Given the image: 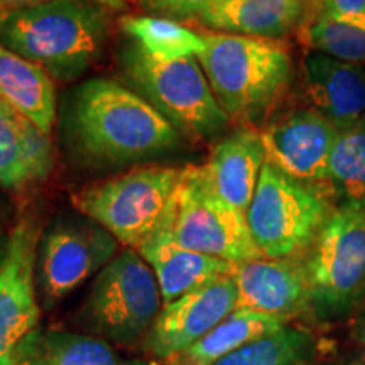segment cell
I'll return each mask as SVG.
<instances>
[{"label": "cell", "mask_w": 365, "mask_h": 365, "mask_svg": "<svg viewBox=\"0 0 365 365\" xmlns=\"http://www.w3.org/2000/svg\"><path fill=\"white\" fill-rule=\"evenodd\" d=\"M73 148L95 164H129L180 144V132L143 95L112 80L85 81L66 113Z\"/></svg>", "instance_id": "obj_1"}, {"label": "cell", "mask_w": 365, "mask_h": 365, "mask_svg": "<svg viewBox=\"0 0 365 365\" xmlns=\"http://www.w3.org/2000/svg\"><path fill=\"white\" fill-rule=\"evenodd\" d=\"M107 34V12L90 0H49L0 17V44L56 80L83 75Z\"/></svg>", "instance_id": "obj_2"}, {"label": "cell", "mask_w": 365, "mask_h": 365, "mask_svg": "<svg viewBox=\"0 0 365 365\" xmlns=\"http://www.w3.org/2000/svg\"><path fill=\"white\" fill-rule=\"evenodd\" d=\"M196 56L217 102L228 117L254 120L272 107L293 78V61L281 41L203 31Z\"/></svg>", "instance_id": "obj_3"}, {"label": "cell", "mask_w": 365, "mask_h": 365, "mask_svg": "<svg viewBox=\"0 0 365 365\" xmlns=\"http://www.w3.org/2000/svg\"><path fill=\"white\" fill-rule=\"evenodd\" d=\"M163 309V296L149 264L125 247L95 276L78 323L91 336L130 346L145 339Z\"/></svg>", "instance_id": "obj_4"}, {"label": "cell", "mask_w": 365, "mask_h": 365, "mask_svg": "<svg viewBox=\"0 0 365 365\" xmlns=\"http://www.w3.org/2000/svg\"><path fill=\"white\" fill-rule=\"evenodd\" d=\"M156 234L182 249L235 266L262 257L250 234L247 215L218 198L202 166L181 168L180 181Z\"/></svg>", "instance_id": "obj_5"}, {"label": "cell", "mask_w": 365, "mask_h": 365, "mask_svg": "<svg viewBox=\"0 0 365 365\" xmlns=\"http://www.w3.org/2000/svg\"><path fill=\"white\" fill-rule=\"evenodd\" d=\"M331 212L318 185L294 180L266 163L247 223L262 257L291 259L312 247Z\"/></svg>", "instance_id": "obj_6"}, {"label": "cell", "mask_w": 365, "mask_h": 365, "mask_svg": "<svg viewBox=\"0 0 365 365\" xmlns=\"http://www.w3.org/2000/svg\"><path fill=\"white\" fill-rule=\"evenodd\" d=\"M181 170L144 166L81 190L73 203L125 247L139 249L161 227Z\"/></svg>", "instance_id": "obj_7"}, {"label": "cell", "mask_w": 365, "mask_h": 365, "mask_svg": "<svg viewBox=\"0 0 365 365\" xmlns=\"http://www.w3.org/2000/svg\"><path fill=\"white\" fill-rule=\"evenodd\" d=\"M122 61L140 95L176 129L210 135L227 125L228 115L196 58L158 61L134 44L125 49Z\"/></svg>", "instance_id": "obj_8"}, {"label": "cell", "mask_w": 365, "mask_h": 365, "mask_svg": "<svg viewBox=\"0 0 365 365\" xmlns=\"http://www.w3.org/2000/svg\"><path fill=\"white\" fill-rule=\"evenodd\" d=\"M120 242L85 215L61 217L41 232L36 257V287L51 312L73 291L97 276L120 252Z\"/></svg>", "instance_id": "obj_9"}, {"label": "cell", "mask_w": 365, "mask_h": 365, "mask_svg": "<svg viewBox=\"0 0 365 365\" xmlns=\"http://www.w3.org/2000/svg\"><path fill=\"white\" fill-rule=\"evenodd\" d=\"M304 271L319 312L336 314L352 307L365 286V203L344 202L333 210Z\"/></svg>", "instance_id": "obj_10"}, {"label": "cell", "mask_w": 365, "mask_h": 365, "mask_svg": "<svg viewBox=\"0 0 365 365\" xmlns=\"http://www.w3.org/2000/svg\"><path fill=\"white\" fill-rule=\"evenodd\" d=\"M41 228L21 215L11 228L7 257L0 269V365H22L36 333L41 308L36 287V257Z\"/></svg>", "instance_id": "obj_11"}, {"label": "cell", "mask_w": 365, "mask_h": 365, "mask_svg": "<svg viewBox=\"0 0 365 365\" xmlns=\"http://www.w3.org/2000/svg\"><path fill=\"white\" fill-rule=\"evenodd\" d=\"M237 309V287L230 276L164 304L143 349L156 359H176Z\"/></svg>", "instance_id": "obj_12"}, {"label": "cell", "mask_w": 365, "mask_h": 365, "mask_svg": "<svg viewBox=\"0 0 365 365\" xmlns=\"http://www.w3.org/2000/svg\"><path fill=\"white\" fill-rule=\"evenodd\" d=\"M339 130L314 108L291 112L261 132L266 163L294 178L318 185L328 182L330 156Z\"/></svg>", "instance_id": "obj_13"}, {"label": "cell", "mask_w": 365, "mask_h": 365, "mask_svg": "<svg viewBox=\"0 0 365 365\" xmlns=\"http://www.w3.org/2000/svg\"><path fill=\"white\" fill-rule=\"evenodd\" d=\"M230 277L237 287V309L287 319L312 301L304 267L293 259H254L237 264Z\"/></svg>", "instance_id": "obj_14"}, {"label": "cell", "mask_w": 365, "mask_h": 365, "mask_svg": "<svg viewBox=\"0 0 365 365\" xmlns=\"http://www.w3.org/2000/svg\"><path fill=\"white\" fill-rule=\"evenodd\" d=\"M303 71L308 100L336 130L349 129L365 117V66L312 53Z\"/></svg>", "instance_id": "obj_15"}, {"label": "cell", "mask_w": 365, "mask_h": 365, "mask_svg": "<svg viewBox=\"0 0 365 365\" xmlns=\"http://www.w3.org/2000/svg\"><path fill=\"white\" fill-rule=\"evenodd\" d=\"M264 164L266 149L261 134L237 130L213 148L202 171L218 198L247 215Z\"/></svg>", "instance_id": "obj_16"}, {"label": "cell", "mask_w": 365, "mask_h": 365, "mask_svg": "<svg viewBox=\"0 0 365 365\" xmlns=\"http://www.w3.org/2000/svg\"><path fill=\"white\" fill-rule=\"evenodd\" d=\"M53 144L29 118L0 98V190H21L51 175Z\"/></svg>", "instance_id": "obj_17"}, {"label": "cell", "mask_w": 365, "mask_h": 365, "mask_svg": "<svg viewBox=\"0 0 365 365\" xmlns=\"http://www.w3.org/2000/svg\"><path fill=\"white\" fill-rule=\"evenodd\" d=\"M309 0H215L198 17L208 31L249 36L284 38L308 21Z\"/></svg>", "instance_id": "obj_18"}, {"label": "cell", "mask_w": 365, "mask_h": 365, "mask_svg": "<svg viewBox=\"0 0 365 365\" xmlns=\"http://www.w3.org/2000/svg\"><path fill=\"white\" fill-rule=\"evenodd\" d=\"M135 250L156 276L163 307L220 277L230 276L235 267V264L223 259L182 249L159 234H154Z\"/></svg>", "instance_id": "obj_19"}, {"label": "cell", "mask_w": 365, "mask_h": 365, "mask_svg": "<svg viewBox=\"0 0 365 365\" xmlns=\"http://www.w3.org/2000/svg\"><path fill=\"white\" fill-rule=\"evenodd\" d=\"M0 98L29 118L43 134L56 120V90L43 68L0 44Z\"/></svg>", "instance_id": "obj_20"}, {"label": "cell", "mask_w": 365, "mask_h": 365, "mask_svg": "<svg viewBox=\"0 0 365 365\" xmlns=\"http://www.w3.org/2000/svg\"><path fill=\"white\" fill-rule=\"evenodd\" d=\"M286 327V319L272 314L235 309L202 340L175 359L176 365H212L250 341Z\"/></svg>", "instance_id": "obj_21"}, {"label": "cell", "mask_w": 365, "mask_h": 365, "mask_svg": "<svg viewBox=\"0 0 365 365\" xmlns=\"http://www.w3.org/2000/svg\"><path fill=\"white\" fill-rule=\"evenodd\" d=\"M22 365H145L115 352L97 336L70 331H38Z\"/></svg>", "instance_id": "obj_22"}, {"label": "cell", "mask_w": 365, "mask_h": 365, "mask_svg": "<svg viewBox=\"0 0 365 365\" xmlns=\"http://www.w3.org/2000/svg\"><path fill=\"white\" fill-rule=\"evenodd\" d=\"M120 27L134 39L137 48L158 61L196 58L205 48L202 33L166 17L127 16L120 19Z\"/></svg>", "instance_id": "obj_23"}, {"label": "cell", "mask_w": 365, "mask_h": 365, "mask_svg": "<svg viewBox=\"0 0 365 365\" xmlns=\"http://www.w3.org/2000/svg\"><path fill=\"white\" fill-rule=\"evenodd\" d=\"M314 354L312 333L284 327L250 341L212 365H309Z\"/></svg>", "instance_id": "obj_24"}, {"label": "cell", "mask_w": 365, "mask_h": 365, "mask_svg": "<svg viewBox=\"0 0 365 365\" xmlns=\"http://www.w3.org/2000/svg\"><path fill=\"white\" fill-rule=\"evenodd\" d=\"M330 186L345 202L365 203V122L336 135L328 170Z\"/></svg>", "instance_id": "obj_25"}, {"label": "cell", "mask_w": 365, "mask_h": 365, "mask_svg": "<svg viewBox=\"0 0 365 365\" xmlns=\"http://www.w3.org/2000/svg\"><path fill=\"white\" fill-rule=\"evenodd\" d=\"M299 36L313 53L327 54L339 61L365 66V31L344 24L317 12L301 26Z\"/></svg>", "instance_id": "obj_26"}, {"label": "cell", "mask_w": 365, "mask_h": 365, "mask_svg": "<svg viewBox=\"0 0 365 365\" xmlns=\"http://www.w3.org/2000/svg\"><path fill=\"white\" fill-rule=\"evenodd\" d=\"M215 0H143L149 12L166 19H198Z\"/></svg>", "instance_id": "obj_27"}, {"label": "cell", "mask_w": 365, "mask_h": 365, "mask_svg": "<svg viewBox=\"0 0 365 365\" xmlns=\"http://www.w3.org/2000/svg\"><path fill=\"white\" fill-rule=\"evenodd\" d=\"M319 12L365 31V0H322Z\"/></svg>", "instance_id": "obj_28"}, {"label": "cell", "mask_w": 365, "mask_h": 365, "mask_svg": "<svg viewBox=\"0 0 365 365\" xmlns=\"http://www.w3.org/2000/svg\"><path fill=\"white\" fill-rule=\"evenodd\" d=\"M44 2H49V0H0V16L12 11H19V9L24 7L38 6V4Z\"/></svg>", "instance_id": "obj_29"}, {"label": "cell", "mask_w": 365, "mask_h": 365, "mask_svg": "<svg viewBox=\"0 0 365 365\" xmlns=\"http://www.w3.org/2000/svg\"><path fill=\"white\" fill-rule=\"evenodd\" d=\"M11 217H12L11 203H9L6 195L0 191V237L6 235L7 232H11L9 230V222H11Z\"/></svg>", "instance_id": "obj_30"}, {"label": "cell", "mask_w": 365, "mask_h": 365, "mask_svg": "<svg viewBox=\"0 0 365 365\" xmlns=\"http://www.w3.org/2000/svg\"><path fill=\"white\" fill-rule=\"evenodd\" d=\"M9 239H11V232H7L6 235L0 237V269H2V266H4V261H6V257H7Z\"/></svg>", "instance_id": "obj_31"}, {"label": "cell", "mask_w": 365, "mask_h": 365, "mask_svg": "<svg viewBox=\"0 0 365 365\" xmlns=\"http://www.w3.org/2000/svg\"><path fill=\"white\" fill-rule=\"evenodd\" d=\"M364 344H365V333H364ZM364 365H365V359H364Z\"/></svg>", "instance_id": "obj_32"}, {"label": "cell", "mask_w": 365, "mask_h": 365, "mask_svg": "<svg viewBox=\"0 0 365 365\" xmlns=\"http://www.w3.org/2000/svg\"><path fill=\"white\" fill-rule=\"evenodd\" d=\"M318 2H319V6H322V0H318Z\"/></svg>", "instance_id": "obj_33"}, {"label": "cell", "mask_w": 365, "mask_h": 365, "mask_svg": "<svg viewBox=\"0 0 365 365\" xmlns=\"http://www.w3.org/2000/svg\"><path fill=\"white\" fill-rule=\"evenodd\" d=\"M362 120H364V122H365V117H364V118H362Z\"/></svg>", "instance_id": "obj_34"}, {"label": "cell", "mask_w": 365, "mask_h": 365, "mask_svg": "<svg viewBox=\"0 0 365 365\" xmlns=\"http://www.w3.org/2000/svg\"><path fill=\"white\" fill-rule=\"evenodd\" d=\"M0 17H2V16H0Z\"/></svg>", "instance_id": "obj_35"}]
</instances>
